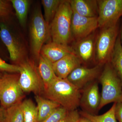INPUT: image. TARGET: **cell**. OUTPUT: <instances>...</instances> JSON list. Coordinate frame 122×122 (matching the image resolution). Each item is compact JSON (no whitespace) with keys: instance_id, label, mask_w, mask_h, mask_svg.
<instances>
[{"instance_id":"6da1fadb","label":"cell","mask_w":122,"mask_h":122,"mask_svg":"<svg viewBox=\"0 0 122 122\" xmlns=\"http://www.w3.org/2000/svg\"><path fill=\"white\" fill-rule=\"evenodd\" d=\"M45 98L58 103L68 111L77 110L79 106L81 91L67 79L57 77L44 89Z\"/></svg>"},{"instance_id":"7a4b0ae2","label":"cell","mask_w":122,"mask_h":122,"mask_svg":"<svg viewBox=\"0 0 122 122\" xmlns=\"http://www.w3.org/2000/svg\"><path fill=\"white\" fill-rule=\"evenodd\" d=\"M73 10L69 0H62L49 25L53 42L68 45L73 39L71 24Z\"/></svg>"},{"instance_id":"3957f363","label":"cell","mask_w":122,"mask_h":122,"mask_svg":"<svg viewBox=\"0 0 122 122\" xmlns=\"http://www.w3.org/2000/svg\"><path fill=\"white\" fill-rule=\"evenodd\" d=\"M98 77L102 86L99 110L111 103L122 102V84L110 62L106 63Z\"/></svg>"},{"instance_id":"277c9868","label":"cell","mask_w":122,"mask_h":122,"mask_svg":"<svg viewBox=\"0 0 122 122\" xmlns=\"http://www.w3.org/2000/svg\"><path fill=\"white\" fill-rule=\"evenodd\" d=\"M101 29L96 36L94 60L97 65L103 66L110 62L119 34V26L118 24Z\"/></svg>"},{"instance_id":"5b68a950","label":"cell","mask_w":122,"mask_h":122,"mask_svg":"<svg viewBox=\"0 0 122 122\" xmlns=\"http://www.w3.org/2000/svg\"><path fill=\"white\" fill-rule=\"evenodd\" d=\"M20 75L5 73L0 78V106L7 109L22 102L24 92L19 83Z\"/></svg>"},{"instance_id":"8992f818","label":"cell","mask_w":122,"mask_h":122,"mask_svg":"<svg viewBox=\"0 0 122 122\" xmlns=\"http://www.w3.org/2000/svg\"><path fill=\"white\" fill-rule=\"evenodd\" d=\"M19 83L24 92H33L35 95L43 93L44 86L34 62L25 59L20 63Z\"/></svg>"},{"instance_id":"52a82bcc","label":"cell","mask_w":122,"mask_h":122,"mask_svg":"<svg viewBox=\"0 0 122 122\" xmlns=\"http://www.w3.org/2000/svg\"><path fill=\"white\" fill-rule=\"evenodd\" d=\"M30 46L34 56L38 59L45 42L51 37L49 25L46 22L39 8L35 10L30 27Z\"/></svg>"},{"instance_id":"ba28073f","label":"cell","mask_w":122,"mask_h":122,"mask_svg":"<svg viewBox=\"0 0 122 122\" xmlns=\"http://www.w3.org/2000/svg\"><path fill=\"white\" fill-rule=\"evenodd\" d=\"M98 16V28L114 26L122 16V0H99Z\"/></svg>"},{"instance_id":"9c48e42d","label":"cell","mask_w":122,"mask_h":122,"mask_svg":"<svg viewBox=\"0 0 122 122\" xmlns=\"http://www.w3.org/2000/svg\"><path fill=\"white\" fill-rule=\"evenodd\" d=\"M0 38L8 51L10 59L18 65L24 61L25 50L23 45L5 23L0 24Z\"/></svg>"},{"instance_id":"30bf717a","label":"cell","mask_w":122,"mask_h":122,"mask_svg":"<svg viewBox=\"0 0 122 122\" xmlns=\"http://www.w3.org/2000/svg\"><path fill=\"white\" fill-rule=\"evenodd\" d=\"M81 91L82 92L79 106L82 111L91 114L97 115L99 111L101 100L97 81H94L89 83Z\"/></svg>"},{"instance_id":"8fae6325","label":"cell","mask_w":122,"mask_h":122,"mask_svg":"<svg viewBox=\"0 0 122 122\" xmlns=\"http://www.w3.org/2000/svg\"><path fill=\"white\" fill-rule=\"evenodd\" d=\"M97 17L83 16L73 11L71 24L73 39L76 41L92 34L98 28Z\"/></svg>"},{"instance_id":"7c38bea8","label":"cell","mask_w":122,"mask_h":122,"mask_svg":"<svg viewBox=\"0 0 122 122\" xmlns=\"http://www.w3.org/2000/svg\"><path fill=\"white\" fill-rule=\"evenodd\" d=\"M102 66L97 65L90 68L80 66L74 70L66 79L81 90L89 83L98 78Z\"/></svg>"},{"instance_id":"4fadbf2b","label":"cell","mask_w":122,"mask_h":122,"mask_svg":"<svg viewBox=\"0 0 122 122\" xmlns=\"http://www.w3.org/2000/svg\"><path fill=\"white\" fill-rule=\"evenodd\" d=\"M96 36L92 34L86 37L76 41L72 47L82 63H87L94 59Z\"/></svg>"},{"instance_id":"5bb4252c","label":"cell","mask_w":122,"mask_h":122,"mask_svg":"<svg viewBox=\"0 0 122 122\" xmlns=\"http://www.w3.org/2000/svg\"><path fill=\"white\" fill-rule=\"evenodd\" d=\"M82 62L75 53L68 55L52 63L53 69L57 77L66 79L76 68L81 66Z\"/></svg>"},{"instance_id":"9a60e30c","label":"cell","mask_w":122,"mask_h":122,"mask_svg":"<svg viewBox=\"0 0 122 122\" xmlns=\"http://www.w3.org/2000/svg\"><path fill=\"white\" fill-rule=\"evenodd\" d=\"M73 53H74L73 50L69 46L52 41L43 45L40 55L53 63Z\"/></svg>"},{"instance_id":"2e32d148","label":"cell","mask_w":122,"mask_h":122,"mask_svg":"<svg viewBox=\"0 0 122 122\" xmlns=\"http://www.w3.org/2000/svg\"><path fill=\"white\" fill-rule=\"evenodd\" d=\"M73 11L83 16L97 17L98 6L96 0H69Z\"/></svg>"},{"instance_id":"e0dca14e","label":"cell","mask_w":122,"mask_h":122,"mask_svg":"<svg viewBox=\"0 0 122 122\" xmlns=\"http://www.w3.org/2000/svg\"><path fill=\"white\" fill-rule=\"evenodd\" d=\"M35 98L38 111V122L44 121L55 109L61 106L57 102L41 95H36Z\"/></svg>"},{"instance_id":"ac0fdd59","label":"cell","mask_w":122,"mask_h":122,"mask_svg":"<svg viewBox=\"0 0 122 122\" xmlns=\"http://www.w3.org/2000/svg\"><path fill=\"white\" fill-rule=\"evenodd\" d=\"M38 60V69L44 83L45 89L57 77L54 71L52 63L41 55Z\"/></svg>"},{"instance_id":"d6986e66","label":"cell","mask_w":122,"mask_h":122,"mask_svg":"<svg viewBox=\"0 0 122 122\" xmlns=\"http://www.w3.org/2000/svg\"><path fill=\"white\" fill-rule=\"evenodd\" d=\"M110 62L115 70L122 84V48L119 34Z\"/></svg>"},{"instance_id":"ffe728a7","label":"cell","mask_w":122,"mask_h":122,"mask_svg":"<svg viewBox=\"0 0 122 122\" xmlns=\"http://www.w3.org/2000/svg\"><path fill=\"white\" fill-rule=\"evenodd\" d=\"M12 6L14 9L16 15L21 26L26 25L30 1L28 0H11Z\"/></svg>"},{"instance_id":"44dd1931","label":"cell","mask_w":122,"mask_h":122,"mask_svg":"<svg viewBox=\"0 0 122 122\" xmlns=\"http://www.w3.org/2000/svg\"><path fill=\"white\" fill-rule=\"evenodd\" d=\"M21 107L25 122H38L37 107L32 100H24L21 102Z\"/></svg>"},{"instance_id":"7402d4cb","label":"cell","mask_w":122,"mask_h":122,"mask_svg":"<svg viewBox=\"0 0 122 122\" xmlns=\"http://www.w3.org/2000/svg\"><path fill=\"white\" fill-rule=\"evenodd\" d=\"M116 103L108 111L101 115H92L83 111L79 112L81 116L87 118L92 122H117L115 115Z\"/></svg>"},{"instance_id":"603a6c76","label":"cell","mask_w":122,"mask_h":122,"mask_svg":"<svg viewBox=\"0 0 122 122\" xmlns=\"http://www.w3.org/2000/svg\"><path fill=\"white\" fill-rule=\"evenodd\" d=\"M62 0H42V4L44 7V19L49 25L56 14Z\"/></svg>"},{"instance_id":"cb8c5ba5","label":"cell","mask_w":122,"mask_h":122,"mask_svg":"<svg viewBox=\"0 0 122 122\" xmlns=\"http://www.w3.org/2000/svg\"><path fill=\"white\" fill-rule=\"evenodd\" d=\"M22 102L6 109V122H25L21 107Z\"/></svg>"},{"instance_id":"d4e9b609","label":"cell","mask_w":122,"mask_h":122,"mask_svg":"<svg viewBox=\"0 0 122 122\" xmlns=\"http://www.w3.org/2000/svg\"><path fill=\"white\" fill-rule=\"evenodd\" d=\"M69 112L63 107H59L42 122H57L66 116Z\"/></svg>"},{"instance_id":"484cf974","label":"cell","mask_w":122,"mask_h":122,"mask_svg":"<svg viewBox=\"0 0 122 122\" xmlns=\"http://www.w3.org/2000/svg\"><path fill=\"white\" fill-rule=\"evenodd\" d=\"M20 70L19 66L7 63L0 57V71L8 73H18Z\"/></svg>"},{"instance_id":"4316f807","label":"cell","mask_w":122,"mask_h":122,"mask_svg":"<svg viewBox=\"0 0 122 122\" xmlns=\"http://www.w3.org/2000/svg\"><path fill=\"white\" fill-rule=\"evenodd\" d=\"M12 5L10 0H0V18L6 17L10 14Z\"/></svg>"},{"instance_id":"83f0119b","label":"cell","mask_w":122,"mask_h":122,"mask_svg":"<svg viewBox=\"0 0 122 122\" xmlns=\"http://www.w3.org/2000/svg\"><path fill=\"white\" fill-rule=\"evenodd\" d=\"M81 116L77 110L69 111L64 118L57 122H78Z\"/></svg>"},{"instance_id":"f1b7e54d","label":"cell","mask_w":122,"mask_h":122,"mask_svg":"<svg viewBox=\"0 0 122 122\" xmlns=\"http://www.w3.org/2000/svg\"><path fill=\"white\" fill-rule=\"evenodd\" d=\"M115 115L116 120L119 122H122V102L116 103Z\"/></svg>"},{"instance_id":"f546056e","label":"cell","mask_w":122,"mask_h":122,"mask_svg":"<svg viewBox=\"0 0 122 122\" xmlns=\"http://www.w3.org/2000/svg\"><path fill=\"white\" fill-rule=\"evenodd\" d=\"M6 109L0 107V122H6Z\"/></svg>"},{"instance_id":"4dcf8cb0","label":"cell","mask_w":122,"mask_h":122,"mask_svg":"<svg viewBox=\"0 0 122 122\" xmlns=\"http://www.w3.org/2000/svg\"><path fill=\"white\" fill-rule=\"evenodd\" d=\"M78 122H92L87 118L81 116Z\"/></svg>"},{"instance_id":"1f68e13d","label":"cell","mask_w":122,"mask_h":122,"mask_svg":"<svg viewBox=\"0 0 122 122\" xmlns=\"http://www.w3.org/2000/svg\"><path fill=\"white\" fill-rule=\"evenodd\" d=\"M119 35L120 36V42H121V46L122 48V24L119 28Z\"/></svg>"},{"instance_id":"d6a6232c","label":"cell","mask_w":122,"mask_h":122,"mask_svg":"<svg viewBox=\"0 0 122 122\" xmlns=\"http://www.w3.org/2000/svg\"></svg>"},{"instance_id":"836d02e7","label":"cell","mask_w":122,"mask_h":122,"mask_svg":"<svg viewBox=\"0 0 122 122\" xmlns=\"http://www.w3.org/2000/svg\"></svg>"}]
</instances>
